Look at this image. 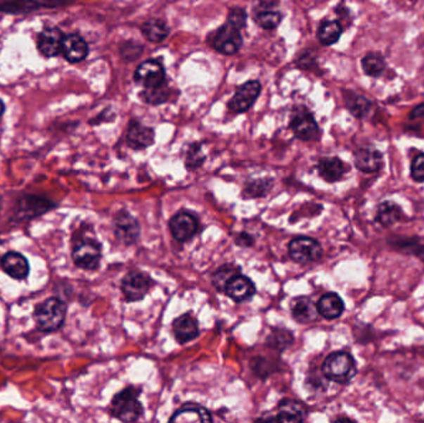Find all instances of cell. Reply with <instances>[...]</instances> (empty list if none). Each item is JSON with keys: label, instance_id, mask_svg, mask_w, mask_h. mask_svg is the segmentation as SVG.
I'll return each mask as SVG.
<instances>
[{"label": "cell", "instance_id": "cell-19", "mask_svg": "<svg viewBox=\"0 0 424 423\" xmlns=\"http://www.w3.org/2000/svg\"><path fill=\"white\" fill-rule=\"evenodd\" d=\"M0 266L6 274L15 279H25L30 271L27 258L15 251L6 252L0 260Z\"/></svg>", "mask_w": 424, "mask_h": 423}, {"label": "cell", "instance_id": "cell-3", "mask_svg": "<svg viewBox=\"0 0 424 423\" xmlns=\"http://www.w3.org/2000/svg\"><path fill=\"white\" fill-rule=\"evenodd\" d=\"M66 304L58 298H49L37 307L34 319L41 332H55L63 327L66 319Z\"/></svg>", "mask_w": 424, "mask_h": 423}, {"label": "cell", "instance_id": "cell-20", "mask_svg": "<svg viewBox=\"0 0 424 423\" xmlns=\"http://www.w3.org/2000/svg\"><path fill=\"white\" fill-rule=\"evenodd\" d=\"M292 317L299 324H311L318 319L319 312L316 304L310 298L300 297L294 299L290 305Z\"/></svg>", "mask_w": 424, "mask_h": 423}, {"label": "cell", "instance_id": "cell-28", "mask_svg": "<svg viewBox=\"0 0 424 423\" xmlns=\"http://www.w3.org/2000/svg\"><path fill=\"white\" fill-rule=\"evenodd\" d=\"M341 34H342V27L339 21H324L318 30V40L323 45L329 46V45H334L335 42H339Z\"/></svg>", "mask_w": 424, "mask_h": 423}, {"label": "cell", "instance_id": "cell-2", "mask_svg": "<svg viewBox=\"0 0 424 423\" xmlns=\"http://www.w3.org/2000/svg\"><path fill=\"white\" fill-rule=\"evenodd\" d=\"M321 371L330 381L344 385L350 382L356 375V362L349 353L336 351L325 359Z\"/></svg>", "mask_w": 424, "mask_h": 423}, {"label": "cell", "instance_id": "cell-15", "mask_svg": "<svg viewBox=\"0 0 424 423\" xmlns=\"http://www.w3.org/2000/svg\"><path fill=\"white\" fill-rule=\"evenodd\" d=\"M173 333L179 344H186L199 336V322L193 313L183 314L174 320Z\"/></svg>", "mask_w": 424, "mask_h": 423}, {"label": "cell", "instance_id": "cell-1", "mask_svg": "<svg viewBox=\"0 0 424 423\" xmlns=\"http://www.w3.org/2000/svg\"><path fill=\"white\" fill-rule=\"evenodd\" d=\"M141 389L128 386L118 392L110 403V415L123 422H136L144 412L139 401Z\"/></svg>", "mask_w": 424, "mask_h": 423}, {"label": "cell", "instance_id": "cell-31", "mask_svg": "<svg viewBox=\"0 0 424 423\" xmlns=\"http://www.w3.org/2000/svg\"><path fill=\"white\" fill-rule=\"evenodd\" d=\"M241 273V268L240 267L235 266V265H225V266L220 267L217 271L212 274V284L214 287L224 292L225 286L227 282L230 281L231 278L235 277L236 274Z\"/></svg>", "mask_w": 424, "mask_h": 423}, {"label": "cell", "instance_id": "cell-10", "mask_svg": "<svg viewBox=\"0 0 424 423\" xmlns=\"http://www.w3.org/2000/svg\"><path fill=\"white\" fill-rule=\"evenodd\" d=\"M290 128L294 136L304 141H315L319 138V127L314 117L307 108L302 107L294 113L290 120Z\"/></svg>", "mask_w": 424, "mask_h": 423}, {"label": "cell", "instance_id": "cell-36", "mask_svg": "<svg viewBox=\"0 0 424 423\" xmlns=\"http://www.w3.org/2000/svg\"><path fill=\"white\" fill-rule=\"evenodd\" d=\"M205 162V156L201 152V148L200 146H191L190 151L188 153V158H186V168L188 170H195L198 168L201 167Z\"/></svg>", "mask_w": 424, "mask_h": 423}, {"label": "cell", "instance_id": "cell-27", "mask_svg": "<svg viewBox=\"0 0 424 423\" xmlns=\"http://www.w3.org/2000/svg\"><path fill=\"white\" fill-rule=\"evenodd\" d=\"M404 213L393 201H385L377 210V221L383 226H391L402 219Z\"/></svg>", "mask_w": 424, "mask_h": 423}, {"label": "cell", "instance_id": "cell-30", "mask_svg": "<svg viewBox=\"0 0 424 423\" xmlns=\"http://www.w3.org/2000/svg\"><path fill=\"white\" fill-rule=\"evenodd\" d=\"M364 72L366 73L370 77H378L383 75L386 63L381 55L378 53H367L361 61Z\"/></svg>", "mask_w": 424, "mask_h": 423}, {"label": "cell", "instance_id": "cell-5", "mask_svg": "<svg viewBox=\"0 0 424 423\" xmlns=\"http://www.w3.org/2000/svg\"><path fill=\"white\" fill-rule=\"evenodd\" d=\"M72 260L75 265L82 270L86 271L97 270L102 260V247L100 242L94 239L79 240L72 250Z\"/></svg>", "mask_w": 424, "mask_h": 423}, {"label": "cell", "instance_id": "cell-23", "mask_svg": "<svg viewBox=\"0 0 424 423\" xmlns=\"http://www.w3.org/2000/svg\"><path fill=\"white\" fill-rule=\"evenodd\" d=\"M318 172L321 178L328 183H335L340 180L347 172V167L339 158H323L318 163Z\"/></svg>", "mask_w": 424, "mask_h": 423}, {"label": "cell", "instance_id": "cell-12", "mask_svg": "<svg viewBox=\"0 0 424 423\" xmlns=\"http://www.w3.org/2000/svg\"><path fill=\"white\" fill-rule=\"evenodd\" d=\"M261 94V84L258 81H248L237 89L231 99L229 108L235 113H245L251 108Z\"/></svg>", "mask_w": 424, "mask_h": 423}, {"label": "cell", "instance_id": "cell-14", "mask_svg": "<svg viewBox=\"0 0 424 423\" xmlns=\"http://www.w3.org/2000/svg\"><path fill=\"white\" fill-rule=\"evenodd\" d=\"M63 37L65 35L58 27H46L37 37V49L46 58L58 56L63 53Z\"/></svg>", "mask_w": 424, "mask_h": 423}, {"label": "cell", "instance_id": "cell-11", "mask_svg": "<svg viewBox=\"0 0 424 423\" xmlns=\"http://www.w3.org/2000/svg\"><path fill=\"white\" fill-rule=\"evenodd\" d=\"M134 79L146 89H154L167 84L164 68L157 60H147L141 63L136 68Z\"/></svg>", "mask_w": 424, "mask_h": 423}, {"label": "cell", "instance_id": "cell-35", "mask_svg": "<svg viewBox=\"0 0 424 423\" xmlns=\"http://www.w3.org/2000/svg\"><path fill=\"white\" fill-rule=\"evenodd\" d=\"M271 189V182L267 180H255L250 184H247L245 189V195H248L250 198H261L266 196Z\"/></svg>", "mask_w": 424, "mask_h": 423}, {"label": "cell", "instance_id": "cell-6", "mask_svg": "<svg viewBox=\"0 0 424 423\" xmlns=\"http://www.w3.org/2000/svg\"><path fill=\"white\" fill-rule=\"evenodd\" d=\"M288 253L290 258L299 265H309L319 261L323 256V247L319 241L302 236L289 242Z\"/></svg>", "mask_w": 424, "mask_h": 423}, {"label": "cell", "instance_id": "cell-4", "mask_svg": "<svg viewBox=\"0 0 424 423\" xmlns=\"http://www.w3.org/2000/svg\"><path fill=\"white\" fill-rule=\"evenodd\" d=\"M209 42L216 51L225 55H233L242 46L241 29L230 21H226L225 25L219 27L210 35Z\"/></svg>", "mask_w": 424, "mask_h": 423}, {"label": "cell", "instance_id": "cell-26", "mask_svg": "<svg viewBox=\"0 0 424 423\" xmlns=\"http://www.w3.org/2000/svg\"><path fill=\"white\" fill-rule=\"evenodd\" d=\"M344 99H345L346 107L357 118H365L370 113L372 108L371 101L361 94L351 91H344Z\"/></svg>", "mask_w": 424, "mask_h": 423}, {"label": "cell", "instance_id": "cell-17", "mask_svg": "<svg viewBox=\"0 0 424 423\" xmlns=\"http://www.w3.org/2000/svg\"><path fill=\"white\" fill-rule=\"evenodd\" d=\"M307 415L308 410L303 403L293 398H284L278 405L277 416L269 417V419L279 422H303Z\"/></svg>", "mask_w": 424, "mask_h": 423}, {"label": "cell", "instance_id": "cell-29", "mask_svg": "<svg viewBox=\"0 0 424 423\" xmlns=\"http://www.w3.org/2000/svg\"><path fill=\"white\" fill-rule=\"evenodd\" d=\"M141 32L149 42H160L165 40L169 35V29L164 21L152 19L143 24Z\"/></svg>", "mask_w": 424, "mask_h": 423}, {"label": "cell", "instance_id": "cell-33", "mask_svg": "<svg viewBox=\"0 0 424 423\" xmlns=\"http://www.w3.org/2000/svg\"><path fill=\"white\" fill-rule=\"evenodd\" d=\"M169 96H170V91H169L167 84L159 86V87H154V89H146L141 94L143 99L149 105L164 103L168 101Z\"/></svg>", "mask_w": 424, "mask_h": 423}, {"label": "cell", "instance_id": "cell-32", "mask_svg": "<svg viewBox=\"0 0 424 423\" xmlns=\"http://www.w3.org/2000/svg\"><path fill=\"white\" fill-rule=\"evenodd\" d=\"M257 24L259 27H262L266 30H273L279 25V23L282 20V14L277 11L273 9H263L258 11L256 15Z\"/></svg>", "mask_w": 424, "mask_h": 423}, {"label": "cell", "instance_id": "cell-21", "mask_svg": "<svg viewBox=\"0 0 424 423\" xmlns=\"http://www.w3.org/2000/svg\"><path fill=\"white\" fill-rule=\"evenodd\" d=\"M63 53L70 63H79L89 55V45L82 37L70 34L63 37Z\"/></svg>", "mask_w": 424, "mask_h": 423}, {"label": "cell", "instance_id": "cell-18", "mask_svg": "<svg viewBox=\"0 0 424 423\" xmlns=\"http://www.w3.org/2000/svg\"><path fill=\"white\" fill-rule=\"evenodd\" d=\"M154 130L143 126L136 120H131L127 133V143L134 151H141L154 144Z\"/></svg>", "mask_w": 424, "mask_h": 423}, {"label": "cell", "instance_id": "cell-9", "mask_svg": "<svg viewBox=\"0 0 424 423\" xmlns=\"http://www.w3.org/2000/svg\"><path fill=\"white\" fill-rule=\"evenodd\" d=\"M113 227H115V235L117 240L122 242L123 245H134L136 241L139 240L141 225H139L138 220L126 210H122L115 215V220H113Z\"/></svg>", "mask_w": 424, "mask_h": 423}, {"label": "cell", "instance_id": "cell-7", "mask_svg": "<svg viewBox=\"0 0 424 423\" xmlns=\"http://www.w3.org/2000/svg\"><path fill=\"white\" fill-rule=\"evenodd\" d=\"M169 229L175 241L180 244L193 240L200 231V221L190 211L181 210L169 221Z\"/></svg>", "mask_w": 424, "mask_h": 423}, {"label": "cell", "instance_id": "cell-34", "mask_svg": "<svg viewBox=\"0 0 424 423\" xmlns=\"http://www.w3.org/2000/svg\"><path fill=\"white\" fill-rule=\"evenodd\" d=\"M293 334L289 333L288 330L274 329L273 334L268 336L267 344L279 351H283L285 348H288L289 345L293 344Z\"/></svg>", "mask_w": 424, "mask_h": 423}, {"label": "cell", "instance_id": "cell-39", "mask_svg": "<svg viewBox=\"0 0 424 423\" xmlns=\"http://www.w3.org/2000/svg\"><path fill=\"white\" fill-rule=\"evenodd\" d=\"M253 237L251 235H248L247 232H242V234H238V236L236 237V244L238 246H243V247H250V246H253Z\"/></svg>", "mask_w": 424, "mask_h": 423}, {"label": "cell", "instance_id": "cell-38", "mask_svg": "<svg viewBox=\"0 0 424 423\" xmlns=\"http://www.w3.org/2000/svg\"><path fill=\"white\" fill-rule=\"evenodd\" d=\"M247 14L246 11L241 9V8H235L230 11L227 21H230L232 24H235L236 27H245L246 25Z\"/></svg>", "mask_w": 424, "mask_h": 423}, {"label": "cell", "instance_id": "cell-8", "mask_svg": "<svg viewBox=\"0 0 424 423\" xmlns=\"http://www.w3.org/2000/svg\"><path fill=\"white\" fill-rule=\"evenodd\" d=\"M152 287L153 279L144 272H129L122 279V292L128 302H139L144 299Z\"/></svg>", "mask_w": 424, "mask_h": 423}, {"label": "cell", "instance_id": "cell-22", "mask_svg": "<svg viewBox=\"0 0 424 423\" xmlns=\"http://www.w3.org/2000/svg\"><path fill=\"white\" fill-rule=\"evenodd\" d=\"M383 163V154L373 148H361L355 152V165L361 172H377Z\"/></svg>", "mask_w": 424, "mask_h": 423}, {"label": "cell", "instance_id": "cell-25", "mask_svg": "<svg viewBox=\"0 0 424 423\" xmlns=\"http://www.w3.org/2000/svg\"><path fill=\"white\" fill-rule=\"evenodd\" d=\"M50 209V203L47 200H42L35 196H27L23 198L20 204H18V217H25L30 219L32 216L45 213Z\"/></svg>", "mask_w": 424, "mask_h": 423}, {"label": "cell", "instance_id": "cell-40", "mask_svg": "<svg viewBox=\"0 0 424 423\" xmlns=\"http://www.w3.org/2000/svg\"><path fill=\"white\" fill-rule=\"evenodd\" d=\"M424 115V103H420V105L417 106L413 111H412V113H411V117L412 118H420V117H423Z\"/></svg>", "mask_w": 424, "mask_h": 423}, {"label": "cell", "instance_id": "cell-16", "mask_svg": "<svg viewBox=\"0 0 424 423\" xmlns=\"http://www.w3.org/2000/svg\"><path fill=\"white\" fill-rule=\"evenodd\" d=\"M170 422L203 423L211 422L212 415L207 408L199 403H188L175 411L169 419Z\"/></svg>", "mask_w": 424, "mask_h": 423}, {"label": "cell", "instance_id": "cell-24", "mask_svg": "<svg viewBox=\"0 0 424 423\" xmlns=\"http://www.w3.org/2000/svg\"><path fill=\"white\" fill-rule=\"evenodd\" d=\"M316 308L320 315L325 319H336L344 313V302L336 293H326L323 297L320 298L319 302L316 304Z\"/></svg>", "mask_w": 424, "mask_h": 423}, {"label": "cell", "instance_id": "cell-37", "mask_svg": "<svg viewBox=\"0 0 424 423\" xmlns=\"http://www.w3.org/2000/svg\"><path fill=\"white\" fill-rule=\"evenodd\" d=\"M411 174L412 178L418 182L423 183L424 182V154H418L414 158L412 165H411Z\"/></svg>", "mask_w": 424, "mask_h": 423}, {"label": "cell", "instance_id": "cell-13", "mask_svg": "<svg viewBox=\"0 0 424 423\" xmlns=\"http://www.w3.org/2000/svg\"><path fill=\"white\" fill-rule=\"evenodd\" d=\"M226 296L237 303H243L250 301L256 294V286L250 278L241 273L231 278L224 289Z\"/></svg>", "mask_w": 424, "mask_h": 423}]
</instances>
